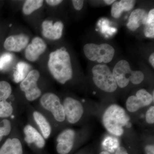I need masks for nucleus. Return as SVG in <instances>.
Here are the masks:
<instances>
[{
  "label": "nucleus",
  "instance_id": "nucleus-1",
  "mask_svg": "<svg viewBox=\"0 0 154 154\" xmlns=\"http://www.w3.org/2000/svg\"><path fill=\"white\" fill-rule=\"evenodd\" d=\"M48 67L53 78L60 84L63 85L72 78L70 56L63 48L50 54Z\"/></svg>",
  "mask_w": 154,
  "mask_h": 154
},
{
  "label": "nucleus",
  "instance_id": "nucleus-2",
  "mask_svg": "<svg viewBox=\"0 0 154 154\" xmlns=\"http://www.w3.org/2000/svg\"><path fill=\"white\" fill-rule=\"evenodd\" d=\"M102 121L108 132L116 136H120L124 133L123 127L128 122V117L124 108L114 104L110 105L105 110Z\"/></svg>",
  "mask_w": 154,
  "mask_h": 154
},
{
  "label": "nucleus",
  "instance_id": "nucleus-3",
  "mask_svg": "<svg viewBox=\"0 0 154 154\" xmlns=\"http://www.w3.org/2000/svg\"><path fill=\"white\" fill-rule=\"evenodd\" d=\"M93 80L96 87L107 93L116 91L117 84L110 69L106 65H96L92 69Z\"/></svg>",
  "mask_w": 154,
  "mask_h": 154
},
{
  "label": "nucleus",
  "instance_id": "nucleus-4",
  "mask_svg": "<svg viewBox=\"0 0 154 154\" xmlns=\"http://www.w3.org/2000/svg\"><path fill=\"white\" fill-rule=\"evenodd\" d=\"M84 52L89 60L97 61L99 63H110L114 57L115 49L107 43L99 45L88 43L84 46Z\"/></svg>",
  "mask_w": 154,
  "mask_h": 154
},
{
  "label": "nucleus",
  "instance_id": "nucleus-5",
  "mask_svg": "<svg viewBox=\"0 0 154 154\" xmlns=\"http://www.w3.org/2000/svg\"><path fill=\"white\" fill-rule=\"evenodd\" d=\"M40 73L38 70H32L20 83V89L25 93L28 101H34L41 96V91L37 85Z\"/></svg>",
  "mask_w": 154,
  "mask_h": 154
},
{
  "label": "nucleus",
  "instance_id": "nucleus-6",
  "mask_svg": "<svg viewBox=\"0 0 154 154\" xmlns=\"http://www.w3.org/2000/svg\"><path fill=\"white\" fill-rule=\"evenodd\" d=\"M40 104L45 110L50 111L57 121L62 122L65 119L63 105L58 96L52 93H47L42 96Z\"/></svg>",
  "mask_w": 154,
  "mask_h": 154
},
{
  "label": "nucleus",
  "instance_id": "nucleus-7",
  "mask_svg": "<svg viewBox=\"0 0 154 154\" xmlns=\"http://www.w3.org/2000/svg\"><path fill=\"white\" fill-rule=\"evenodd\" d=\"M63 107L67 120L71 124L78 122L82 116L84 110L82 103L72 97H67L64 100Z\"/></svg>",
  "mask_w": 154,
  "mask_h": 154
},
{
  "label": "nucleus",
  "instance_id": "nucleus-8",
  "mask_svg": "<svg viewBox=\"0 0 154 154\" xmlns=\"http://www.w3.org/2000/svg\"><path fill=\"white\" fill-rule=\"evenodd\" d=\"M132 71L127 61L122 60L118 61L113 68L112 72L117 86L123 88L128 85Z\"/></svg>",
  "mask_w": 154,
  "mask_h": 154
},
{
  "label": "nucleus",
  "instance_id": "nucleus-9",
  "mask_svg": "<svg viewBox=\"0 0 154 154\" xmlns=\"http://www.w3.org/2000/svg\"><path fill=\"white\" fill-rule=\"evenodd\" d=\"M45 42L38 36L34 37L25 48V57L30 62L36 61L47 48Z\"/></svg>",
  "mask_w": 154,
  "mask_h": 154
},
{
  "label": "nucleus",
  "instance_id": "nucleus-10",
  "mask_svg": "<svg viewBox=\"0 0 154 154\" xmlns=\"http://www.w3.org/2000/svg\"><path fill=\"white\" fill-rule=\"evenodd\" d=\"M75 132L73 130H64L58 136L56 149L59 154H67L71 151L74 145Z\"/></svg>",
  "mask_w": 154,
  "mask_h": 154
},
{
  "label": "nucleus",
  "instance_id": "nucleus-11",
  "mask_svg": "<svg viewBox=\"0 0 154 154\" xmlns=\"http://www.w3.org/2000/svg\"><path fill=\"white\" fill-rule=\"evenodd\" d=\"M29 36L24 33L12 35L6 38L4 48L11 52H20L26 48L29 44Z\"/></svg>",
  "mask_w": 154,
  "mask_h": 154
},
{
  "label": "nucleus",
  "instance_id": "nucleus-12",
  "mask_svg": "<svg viewBox=\"0 0 154 154\" xmlns=\"http://www.w3.org/2000/svg\"><path fill=\"white\" fill-rule=\"evenodd\" d=\"M63 27V23L60 21L53 23L52 21L45 20L42 24V34L50 40H58L62 36Z\"/></svg>",
  "mask_w": 154,
  "mask_h": 154
},
{
  "label": "nucleus",
  "instance_id": "nucleus-13",
  "mask_svg": "<svg viewBox=\"0 0 154 154\" xmlns=\"http://www.w3.org/2000/svg\"><path fill=\"white\" fill-rule=\"evenodd\" d=\"M148 14L143 9H135L130 15L128 22V28L131 31H135L142 25H145Z\"/></svg>",
  "mask_w": 154,
  "mask_h": 154
},
{
  "label": "nucleus",
  "instance_id": "nucleus-14",
  "mask_svg": "<svg viewBox=\"0 0 154 154\" xmlns=\"http://www.w3.org/2000/svg\"><path fill=\"white\" fill-rule=\"evenodd\" d=\"M25 135V140L27 143H34L38 148L42 149L45 145L44 137L33 126L28 125L24 129Z\"/></svg>",
  "mask_w": 154,
  "mask_h": 154
},
{
  "label": "nucleus",
  "instance_id": "nucleus-15",
  "mask_svg": "<svg viewBox=\"0 0 154 154\" xmlns=\"http://www.w3.org/2000/svg\"><path fill=\"white\" fill-rule=\"evenodd\" d=\"M0 154H23L20 140L17 138L8 139L0 148Z\"/></svg>",
  "mask_w": 154,
  "mask_h": 154
},
{
  "label": "nucleus",
  "instance_id": "nucleus-16",
  "mask_svg": "<svg viewBox=\"0 0 154 154\" xmlns=\"http://www.w3.org/2000/svg\"><path fill=\"white\" fill-rule=\"evenodd\" d=\"M33 117L40 128L43 137L45 139L48 138L51 133V128L47 119L44 116L38 111L33 112Z\"/></svg>",
  "mask_w": 154,
  "mask_h": 154
},
{
  "label": "nucleus",
  "instance_id": "nucleus-17",
  "mask_svg": "<svg viewBox=\"0 0 154 154\" xmlns=\"http://www.w3.org/2000/svg\"><path fill=\"white\" fill-rule=\"evenodd\" d=\"M30 68V66L26 63L24 62L18 63L14 73V82L17 83L21 82L29 73Z\"/></svg>",
  "mask_w": 154,
  "mask_h": 154
},
{
  "label": "nucleus",
  "instance_id": "nucleus-18",
  "mask_svg": "<svg viewBox=\"0 0 154 154\" xmlns=\"http://www.w3.org/2000/svg\"><path fill=\"white\" fill-rule=\"evenodd\" d=\"M44 1L42 0H27L22 7V12L25 15H30L34 11L41 8Z\"/></svg>",
  "mask_w": 154,
  "mask_h": 154
},
{
  "label": "nucleus",
  "instance_id": "nucleus-19",
  "mask_svg": "<svg viewBox=\"0 0 154 154\" xmlns=\"http://www.w3.org/2000/svg\"><path fill=\"white\" fill-rule=\"evenodd\" d=\"M144 29L145 36L147 38H154V9L150 11Z\"/></svg>",
  "mask_w": 154,
  "mask_h": 154
},
{
  "label": "nucleus",
  "instance_id": "nucleus-20",
  "mask_svg": "<svg viewBox=\"0 0 154 154\" xmlns=\"http://www.w3.org/2000/svg\"><path fill=\"white\" fill-rule=\"evenodd\" d=\"M126 107L128 111L134 113L144 106L140 100L136 96H129L127 99Z\"/></svg>",
  "mask_w": 154,
  "mask_h": 154
},
{
  "label": "nucleus",
  "instance_id": "nucleus-21",
  "mask_svg": "<svg viewBox=\"0 0 154 154\" xmlns=\"http://www.w3.org/2000/svg\"><path fill=\"white\" fill-rule=\"evenodd\" d=\"M11 85L6 81L0 82V101H7L12 94Z\"/></svg>",
  "mask_w": 154,
  "mask_h": 154
},
{
  "label": "nucleus",
  "instance_id": "nucleus-22",
  "mask_svg": "<svg viewBox=\"0 0 154 154\" xmlns=\"http://www.w3.org/2000/svg\"><path fill=\"white\" fill-rule=\"evenodd\" d=\"M135 96L141 100L144 107H146L151 104L154 100L152 96L145 89H142L138 91Z\"/></svg>",
  "mask_w": 154,
  "mask_h": 154
},
{
  "label": "nucleus",
  "instance_id": "nucleus-23",
  "mask_svg": "<svg viewBox=\"0 0 154 154\" xmlns=\"http://www.w3.org/2000/svg\"><path fill=\"white\" fill-rule=\"evenodd\" d=\"M13 107L7 101H0V117L7 118L12 115Z\"/></svg>",
  "mask_w": 154,
  "mask_h": 154
},
{
  "label": "nucleus",
  "instance_id": "nucleus-24",
  "mask_svg": "<svg viewBox=\"0 0 154 154\" xmlns=\"http://www.w3.org/2000/svg\"><path fill=\"white\" fill-rule=\"evenodd\" d=\"M11 131V122L7 119H4L2 121V125L0 126V141L5 136L10 134Z\"/></svg>",
  "mask_w": 154,
  "mask_h": 154
},
{
  "label": "nucleus",
  "instance_id": "nucleus-25",
  "mask_svg": "<svg viewBox=\"0 0 154 154\" xmlns=\"http://www.w3.org/2000/svg\"><path fill=\"white\" fill-rule=\"evenodd\" d=\"M144 79V75L140 71H132L130 77V82L134 85H139L142 82Z\"/></svg>",
  "mask_w": 154,
  "mask_h": 154
},
{
  "label": "nucleus",
  "instance_id": "nucleus-26",
  "mask_svg": "<svg viewBox=\"0 0 154 154\" xmlns=\"http://www.w3.org/2000/svg\"><path fill=\"white\" fill-rule=\"evenodd\" d=\"M13 56L10 53L4 54L0 57V70L4 69L11 63L13 60Z\"/></svg>",
  "mask_w": 154,
  "mask_h": 154
},
{
  "label": "nucleus",
  "instance_id": "nucleus-27",
  "mask_svg": "<svg viewBox=\"0 0 154 154\" xmlns=\"http://www.w3.org/2000/svg\"><path fill=\"white\" fill-rule=\"evenodd\" d=\"M123 11L119 5L118 1H115L112 5L111 9V15L115 19H118L121 17Z\"/></svg>",
  "mask_w": 154,
  "mask_h": 154
},
{
  "label": "nucleus",
  "instance_id": "nucleus-28",
  "mask_svg": "<svg viewBox=\"0 0 154 154\" xmlns=\"http://www.w3.org/2000/svg\"><path fill=\"white\" fill-rule=\"evenodd\" d=\"M123 11H131L134 8L136 1L133 0H122L119 2Z\"/></svg>",
  "mask_w": 154,
  "mask_h": 154
},
{
  "label": "nucleus",
  "instance_id": "nucleus-29",
  "mask_svg": "<svg viewBox=\"0 0 154 154\" xmlns=\"http://www.w3.org/2000/svg\"><path fill=\"white\" fill-rule=\"evenodd\" d=\"M146 121L148 124H153L154 123V106L149 107L146 112Z\"/></svg>",
  "mask_w": 154,
  "mask_h": 154
},
{
  "label": "nucleus",
  "instance_id": "nucleus-30",
  "mask_svg": "<svg viewBox=\"0 0 154 154\" xmlns=\"http://www.w3.org/2000/svg\"><path fill=\"white\" fill-rule=\"evenodd\" d=\"M73 5L75 10L77 11H80L82 9L84 5V1L82 0H73L72 1Z\"/></svg>",
  "mask_w": 154,
  "mask_h": 154
},
{
  "label": "nucleus",
  "instance_id": "nucleus-31",
  "mask_svg": "<svg viewBox=\"0 0 154 154\" xmlns=\"http://www.w3.org/2000/svg\"><path fill=\"white\" fill-rule=\"evenodd\" d=\"M45 2L51 6H55L59 5L63 2L62 0H46Z\"/></svg>",
  "mask_w": 154,
  "mask_h": 154
},
{
  "label": "nucleus",
  "instance_id": "nucleus-32",
  "mask_svg": "<svg viewBox=\"0 0 154 154\" xmlns=\"http://www.w3.org/2000/svg\"><path fill=\"white\" fill-rule=\"evenodd\" d=\"M146 154H154V146L153 145H148L145 148Z\"/></svg>",
  "mask_w": 154,
  "mask_h": 154
},
{
  "label": "nucleus",
  "instance_id": "nucleus-33",
  "mask_svg": "<svg viewBox=\"0 0 154 154\" xmlns=\"http://www.w3.org/2000/svg\"><path fill=\"white\" fill-rule=\"evenodd\" d=\"M115 154H128L126 149L123 147H119L116 151Z\"/></svg>",
  "mask_w": 154,
  "mask_h": 154
},
{
  "label": "nucleus",
  "instance_id": "nucleus-34",
  "mask_svg": "<svg viewBox=\"0 0 154 154\" xmlns=\"http://www.w3.org/2000/svg\"><path fill=\"white\" fill-rule=\"evenodd\" d=\"M149 62L151 64L152 66V67L154 68V53H152L151 55L149 57Z\"/></svg>",
  "mask_w": 154,
  "mask_h": 154
},
{
  "label": "nucleus",
  "instance_id": "nucleus-35",
  "mask_svg": "<svg viewBox=\"0 0 154 154\" xmlns=\"http://www.w3.org/2000/svg\"><path fill=\"white\" fill-rule=\"evenodd\" d=\"M104 2L107 5H111L115 2V0H105Z\"/></svg>",
  "mask_w": 154,
  "mask_h": 154
},
{
  "label": "nucleus",
  "instance_id": "nucleus-36",
  "mask_svg": "<svg viewBox=\"0 0 154 154\" xmlns=\"http://www.w3.org/2000/svg\"><path fill=\"white\" fill-rule=\"evenodd\" d=\"M99 154H110L107 151H102L99 153Z\"/></svg>",
  "mask_w": 154,
  "mask_h": 154
}]
</instances>
